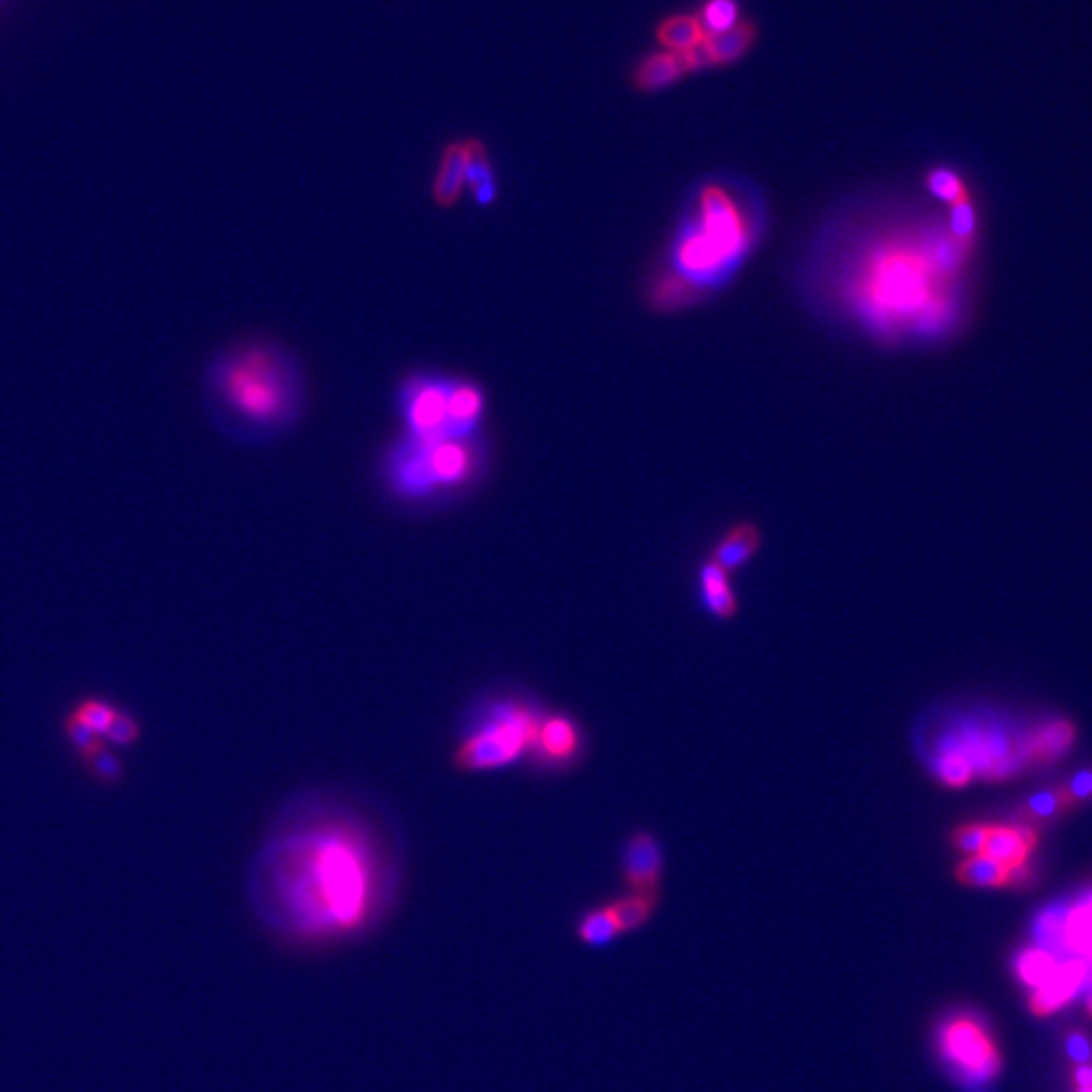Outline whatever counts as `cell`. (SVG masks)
<instances>
[{"mask_svg": "<svg viewBox=\"0 0 1092 1092\" xmlns=\"http://www.w3.org/2000/svg\"><path fill=\"white\" fill-rule=\"evenodd\" d=\"M973 243L927 195L868 193L817 227L797 282L815 314L878 348L931 346L961 324Z\"/></svg>", "mask_w": 1092, "mask_h": 1092, "instance_id": "6da1fadb", "label": "cell"}, {"mask_svg": "<svg viewBox=\"0 0 1092 1092\" xmlns=\"http://www.w3.org/2000/svg\"><path fill=\"white\" fill-rule=\"evenodd\" d=\"M403 860L389 820L369 801L312 789L267 828L247 874L263 933L296 953H322L377 933L399 900Z\"/></svg>", "mask_w": 1092, "mask_h": 1092, "instance_id": "7a4b0ae2", "label": "cell"}, {"mask_svg": "<svg viewBox=\"0 0 1092 1092\" xmlns=\"http://www.w3.org/2000/svg\"><path fill=\"white\" fill-rule=\"evenodd\" d=\"M767 229L769 209L757 185L735 174L700 178L646 276L648 308L672 316L716 298L761 249Z\"/></svg>", "mask_w": 1092, "mask_h": 1092, "instance_id": "3957f363", "label": "cell"}, {"mask_svg": "<svg viewBox=\"0 0 1092 1092\" xmlns=\"http://www.w3.org/2000/svg\"><path fill=\"white\" fill-rule=\"evenodd\" d=\"M308 381L298 354L271 336H247L219 348L201 373V405L227 439L271 443L302 421Z\"/></svg>", "mask_w": 1092, "mask_h": 1092, "instance_id": "277c9868", "label": "cell"}, {"mask_svg": "<svg viewBox=\"0 0 1092 1092\" xmlns=\"http://www.w3.org/2000/svg\"><path fill=\"white\" fill-rule=\"evenodd\" d=\"M492 443L472 437L421 439L401 433L383 451L377 468L383 494L401 510L429 512L460 504L490 476Z\"/></svg>", "mask_w": 1092, "mask_h": 1092, "instance_id": "5b68a950", "label": "cell"}, {"mask_svg": "<svg viewBox=\"0 0 1092 1092\" xmlns=\"http://www.w3.org/2000/svg\"><path fill=\"white\" fill-rule=\"evenodd\" d=\"M538 702L518 688H492L466 708L451 751L460 773H494L526 761L542 718Z\"/></svg>", "mask_w": 1092, "mask_h": 1092, "instance_id": "8992f818", "label": "cell"}, {"mask_svg": "<svg viewBox=\"0 0 1092 1092\" xmlns=\"http://www.w3.org/2000/svg\"><path fill=\"white\" fill-rule=\"evenodd\" d=\"M401 433L421 439L486 433L488 393L468 377L419 369L395 389Z\"/></svg>", "mask_w": 1092, "mask_h": 1092, "instance_id": "52a82bcc", "label": "cell"}, {"mask_svg": "<svg viewBox=\"0 0 1092 1092\" xmlns=\"http://www.w3.org/2000/svg\"><path fill=\"white\" fill-rule=\"evenodd\" d=\"M939 1050L953 1072L973 1088L987 1084L999 1072V1052L971 1016H955L941 1026Z\"/></svg>", "mask_w": 1092, "mask_h": 1092, "instance_id": "ba28073f", "label": "cell"}, {"mask_svg": "<svg viewBox=\"0 0 1092 1092\" xmlns=\"http://www.w3.org/2000/svg\"><path fill=\"white\" fill-rule=\"evenodd\" d=\"M579 753V724L567 714H542L528 761L538 769H561Z\"/></svg>", "mask_w": 1092, "mask_h": 1092, "instance_id": "9c48e42d", "label": "cell"}, {"mask_svg": "<svg viewBox=\"0 0 1092 1092\" xmlns=\"http://www.w3.org/2000/svg\"><path fill=\"white\" fill-rule=\"evenodd\" d=\"M468 189V140H449L439 154L431 180V199L441 209H453Z\"/></svg>", "mask_w": 1092, "mask_h": 1092, "instance_id": "30bf717a", "label": "cell"}, {"mask_svg": "<svg viewBox=\"0 0 1092 1092\" xmlns=\"http://www.w3.org/2000/svg\"><path fill=\"white\" fill-rule=\"evenodd\" d=\"M1088 979H1090V967L1082 959L1074 957L1070 961L1060 963L1054 977L1044 987L1034 991L1032 1010L1036 1014H1048L1062 1008L1066 1002H1070L1074 995H1078L1084 989Z\"/></svg>", "mask_w": 1092, "mask_h": 1092, "instance_id": "8fae6325", "label": "cell"}, {"mask_svg": "<svg viewBox=\"0 0 1092 1092\" xmlns=\"http://www.w3.org/2000/svg\"><path fill=\"white\" fill-rule=\"evenodd\" d=\"M662 870V854L656 840L648 834L635 836L623 856V874L627 884L640 894L650 896L658 886ZM652 898V896H650Z\"/></svg>", "mask_w": 1092, "mask_h": 1092, "instance_id": "7c38bea8", "label": "cell"}, {"mask_svg": "<svg viewBox=\"0 0 1092 1092\" xmlns=\"http://www.w3.org/2000/svg\"><path fill=\"white\" fill-rule=\"evenodd\" d=\"M468 191L478 207L486 209L498 201L500 182L488 144L478 136H468Z\"/></svg>", "mask_w": 1092, "mask_h": 1092, "instance_id": "4fadbf2b", "label": "cell"}, {"mask_svg": "<svg viewBox=\"0 0 1092 1092\" xmlns=\"http://www.w3.org/2000/svg\"><path fill=\"white\" fill-rule=\"evenodd\" d=\"M1036 842V832L1028 826H991L983 854L1008 868H1014L1026 864Z\"/></svg>", "mask_w": 1092, "mask_h": 1092, "instance_id": "5bb4252c", "label": "cell"}, {"mask_svg": "<svg viewBox=\"0 0 1092 1092\" xmlns=\"http://www.w3.org/2000/svg\"><path fill=\"white\" fill-rule=\"evenodd\" d=\"M686 73L682 59L672 51H658L646 55L631 71V85L638 92H660L678 83Z\"/></svg>", "mask_w": 1092, "mask_h": 1092, "instance_id": "9a60e30c", "label": "cell"}, {"mask_svg": "<svg viewBox=\"0 0 1092 1092\" xmlns=\"http://www.w3.org/2000/svg\"><path fill=\"white\" fill-rule=\"evenodd\" d=\"M759 544H761V532L755 524H749V522L737 524L718 542V546L712 553V563H716L724 573L737 571L755 555Z\"/></svg>", "mask_w": 1092, "mask_h": 1092, "instance_id": "2e32d148", "label": "cell"}, {"mask_svg": "<svg viewBox=\"0 0 1092 1092\" xmlns=\"http://www.w3.org/2000/svg\"><path fill=\"white\" fill-rule=\"evenodd\" d=\"M1074 739H1076V731L1072 722L1052 720L1040 726L1038 731L1026 741V757L1028 761H1036V763L1054 761L1068 753Z\"/></svg>", "mask_w": 1092, "mask_h": 1092, "instance_id": "e0dca14e", "label": "cell"}, {"mask_svg": "<svg viewBox=\"0 0 1092 1092\" xmlns=\"http://www.w3.org/2000/svg\"><path fill=\"white\" fill-rule=\"evenodd\" d=\"M716 67L731 65L745 57L759 39V29L753 21H739L735 27L716 35H706Z\"/></svg>", "mask_w": 1092, "mask_h": 1092, "instance_id": "ac0fdd59", "label": "cell"}, {"mask_svg": "<svg viewBox=\"0 0 1092 1092\" xmlns=\"http://www.w3.org/2000/svg\"><path fill=\"white\" fill-rule=\"evenodd\" d=\"M704 37H706V31L698 15H692V13L672 15L664 19L656 29V39L666 51H672V53H682L694 47Z\"/></svg>", "mask_w": 1092, "mask_h": 1092, "instance_id": "d6986e66", "label": "cell"}, {"mask_svg": "<svg viewBox=\"0 0 1092 1092\" xmlns=\"http://www.w3.org/2000/svg\"><path fill=\"white\" fill-rule=\"evenodd\" d=\"M700 575L704 599L710 611L718 617H731L737 609V601L726 581L728 573H724L716 563H708Z\"/></svg>", "mask_w": 1092, "mask_h": 1092, "instance_id": "ffe728a7", "label": "cell"}, {"mask_svg": "<svg viewBox=\"0 0 1092 1092\" xmlns=\"http://www.w3.org/2000/svg\"><path fill=\"white\" fill-rule=\"evenodd\" d=\"M957 878L969 886H981V888L1004 886V884H1010V868L985 854H977V856H969L959 866Z\"/></svg>", "mask_w": 1092, "mask_h": 1092, "instance_id": "44dd1931", "label": "cell"}, {"mask_svg": "<svg viewBox=\"0 0 1092 1092\" xmlns=\"http://www.w3.org/2000/svg\"><path fill=\"white\" fill-rule=\"evenodd\" d=\"M1058 965L1060 963H1058V957L1054 953L1036 947V949L1024 951L1020 955L1016 967H1018L1020 979L1026 985L1034 987V991H1036V989L1044 987L1054 977V973L1058 971Z\"/></svg>", "mask_w": 1092, "mask_h": 1092, "instance_id": "7402d4cb", "label": "cell"}, {"mask_svg": "<svg viewBox=\"0 0 1092 1092\" xmlns=\"http://www.w3.org/2000/svg\"><path fill=\"white\" fill-rule=\"evenodd\" d=\"M617 933L619 929L609 913V906L589 910L577 925L579 939L589 947H605L617 937Z\"/></svg>", "mask_w": 1092, "mask_h": 1092, "instance_id": "603a6c76", "label": "cell"}, {"mask_svg": "<svg viewBox=\"0 0 1092 1092\" xmlns=\"http://www.w3.org/2000/svg\"><path fill=\"white\" fill-rule=\"evenodd\" d=\"M85 771L92 775V779L104 787H116L124 779V765L120 757L102 743L96 751H92L87 757L81 759Z\"/></svg>", "mask_w": 1092, "mask_h": 1092, "instance_id": "cb8c5ba5", "label": "cell"}, {"mask_svg": "<svg viewBox=\"0 0 1092 1092\" xmlns=\"http://www.w3.org/2000/svg\"><path fill=\"white\" fill-rule=\"evenodd\" d=\"M116 714H118V708L112 702H108L104 698H98V696H89V698L79 700L69 712L71 718H75L77 722L87 726L89 731H94L100 737H104V733L108 731V726L112 724Z\"/></svg>", "mask_w": 1092, "mask_h": 1092, "instance_id": "d4e9b609", "label": "cell"}, {"mask_svg": "<svg viewBox=\"0 0 1092 1092\" xmlns=\"http://www.w3.org/2000/svg\"><path fill=\"white\" fill-rule=\"evenodd\" d=\"M1072 805H1074L1072 795L1068 793L1066 785H1060V787L1046 789L1032 795L1020 813L1030 820H1046V817H1056L1064 813Z\"/></svg>", "mask_w": 1092, "mask_h": 1092, "instance_id": "484cf974", "label": "cell"}, {"mask_svg": "<svg viewBox=\"0 0 1092 1092\" xmlns=\"http://www.w3.org/2000/svg\"><path fill=\"white\" fill-rule=\"evenodd\" d=\"M706 35H716L735 27L739 19L737 0H706L700 13H696Z\"/></svg>", "mask_w": 1092, "mask_h": 1092, "instance_id": "4316f807", "label": "cell"}, {"mask_svg": "<svg viewBox=\"0 0 1092 1092\" xmlns=\"http://www.w3.org/2000/svg\"><path fill=\"white\" fill-rule=\"evenodd\" d=\"M650 904H652L650 896H640V894L609 904V913H611L619 933L640 927L650 915Z\"/></svg>", "mask_w": 1092, "mask_h": 1092, "instance_id": "83f0119b", "label": "cell"}, {"mask_svg": "<svg viewBox=\"0 0 1092 1092\" xmlns=\"http://www.w3.org/2000/svg\"><path fill=\"white\" fill-rule=\"evenodd\" d=\"M102 739L114 747H134L142 739V726L134 714L118 708V714Z\"/></svg>", "mask_w": 1092, "mask_h": 1092, "instance_id": "f1b7e54d", "label": "cell"}, {"mask_svg": "<svg viewBox=\"0 0 1092 1092\" xmlns=\"http://www.w3.org/2000/svg\"><path fill=\"white\" fill-rule=\"evenodd\" d=\"M937 773H939V779L943 783H947L949 787H963L965 783L971 781L973 777V769L971 765L967 763V759L949 749L945 751L941 757H939V763H937Z\"/></svg>", "mask_w": 1092, "mask_h": 1092, "instance_id": "f546056e", "label": "cell"}, {"mask_svg": "<svg viewBox=\"0 0 1092 1092\" xmlns=\"http://www.w3.org/2000/svg\"><path fill=\"white\" fill-rule=\"evenodd\" d=\"M63 733H65L69 745L73 747V751L77 753L79 759L87 757L92 751H96L104 743V739L100 735L89 731L87 726H83L81 722H77L69 714L63 720Z\"/></svg>", "mask_w": 1092, "mask_h": 1092, "instance_id": "4dcf8cb0", "label": "cell"}, {"mask_svg": "<svg viewBox=\"0 0 1092 1092\" xmlns=\"http://www.w3.org/2000/svg\"><path fill=\"white\" fill-rule=\"evenodd\" d=\"M989 830H991V826H987V824H967V826H961V828L955 830L953 842L961 852H965L969 856H977V854H983V850H985Z\"/></svg>", "mask_w": 1092, "mask_h": 1092, "instance_id": "1f68e13d", "label": "cell"}, {"mask_svg": "<svg viewBox=\"0 0 1092 1092\" xmlns=\"http://www.w3.org/2000/svg\"><path fill=\"white\" fill-rule=\"evenodd\" d=\"M680 59H682V65L686 69V73H694V71H702V69H708V67H716L714 63V55H712V49H710V43H708V37H704L702 41H698L694 47L678 53Z\"/></svg>", "mask_w": 1092, "mask_h": 1092, "instance_id": "d6a6232c", "label": "cell"}, {"mask_svg": "<svg viewBox=\"0 0 1092 1092\" xmlns=\"http://www.w3.org/2000/svg\"><path fill=\"white\" fill-rule=\"evenodd\" d=\"M1066 789L1068 793L1072 795L1074 803L1076 801H1088L1092 799V767L1090 769H1082L1078 771L1070 783H1066Z\"/></svg>", "mask_w": 1092, "mask_h": 1092, "instance_id": "836d02e7", "label": "cell"}, {"mask_svg": "<svg viewBox=\"0 0 1092 1092\" xmlns=\"http://www.w3.org/2000/svg\"><path fill=\"white\" fill-rule=\"evenodd\" d=\"M1066 1050H1068V1056H1070L1072 1060L1080 1062V1064H1084L1086 1060H1090V1044H1088V1040H1086L1084 1036H1078V1034L1070 1036V1038H1068Z\"/></svg>", "mask_w": 1092, "mask_h": 1092, "instance_id": "e575fe53", "label": "cell"}, {"mask_svg": "<svg viewBox=\"0 0 1092 1092\" xmlns=\"http://www.w3.org/2000/svg\"><path fill=\"white\" fill-rule=\"evenodd\" d=\"M1076 1080L1082 1088H1092V1068L1090 1066H1080L1078 1072H1076Z\"/></svg>", "mask_w": 1092, "mask_h": 1092, "instance_id": "d590c367", "label": "cell"}, {"mask_svg": "<svg viewBox=\"0 0 1092 1092\" xmlns=\"http://www.w3.org/2000/svg\"><path fill=\"white\" fill-rule=\"evenodd\" d=\"M1088 1012L1092 1014V985H1090V991H1088Z\"/></svg>", "mask_w": 1092, "mask_h": 1092, "instance_id": "8d00e7d4", "label": "cell"}, {"mask_svg": "<svg viewBox=\"0 0 1092 1092\" xmlns=\"http://www.w3.org/2000/svg\"><path fill=\"white\" fill-rule=\"evenodd\" d=\"M1080 1092H1092V1088H1082Z\"/></svg>", "mask_w": 1092, "mask_h": 1092, "instance_id": "74e56055", "label": "cell"}]
</instances>
